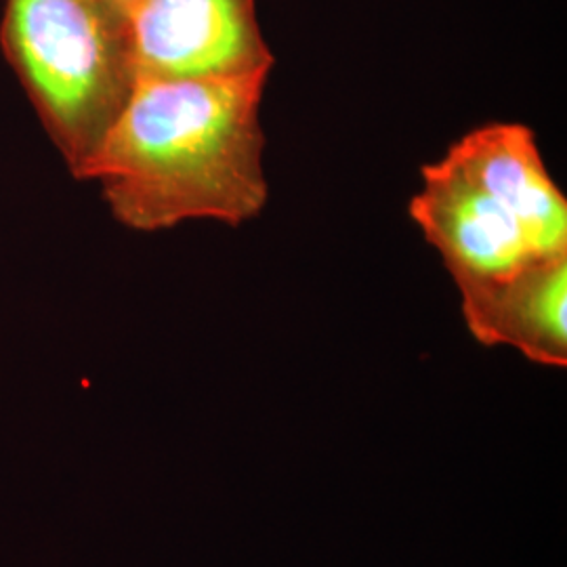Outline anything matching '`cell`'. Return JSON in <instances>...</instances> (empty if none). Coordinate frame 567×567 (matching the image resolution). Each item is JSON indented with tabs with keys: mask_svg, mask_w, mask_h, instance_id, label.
<instances>
[{
	"mask_svg": "<svg viewBox=\"0 0 567 567\" xmlns=\"http://www.w3.org/2000/svg\"><path fill=\"white\" fill-rule=\"evenodd\" d=\"M410 217L442 255L454 284L507 276L543 257L511 213L447 154L423 166V189L410 200Z\"/></svg>",
	"mask_w": 567,
	"mask_h": 567,
	"instance_id": "obj_4",
	"label": "cell"
},
{
	"mask_svg": "<svg viewBox=\"0 0 567 567\" xmlns=\"http://www.w3.org/2000/svg\"><path fill=\"white\" fill-rule=\"evenodd\" d=\"M468 332L529 362L567 365V252L536 257L507 276L456 282Z\"/></svg>",
	"mask_w": 567,
	"mask_h": 567,
	"instance_id": "obj_5",
	"label": "cell"
},
{
	"mask_svg": "<svg viewBox=\"0 0 567 567\" xmlns=\"http://www.w3.org/2000/svg\"><path fill=\"white\" fill-rule=\"evenodd\" d=\"M137 81L269 76L255 0H135L124 7Z\"/></svg>",
	"mask_w": 567,
	"mask_h": 567,
	"instance_id": "obj_3",
	"label": "cell"
},
{
	"mask_svg": "<svg viewBox=\"0 0 567 567\" xmlns=\"http://www.w3.org/2000/svg\"><path fill=\"white\" fill-rule=\"evenodd\" d=\"M267 79L137 81L79 179L100 182L114 217L140 231L255 219L269 194L259 118Z\"/></svg>",
	"mask_w": 567,
	"mask_h": 567,
	"instance_id": "obj_1",
	"label": "cell"
},
{
	"mask_svg": "<svg viewBox=\"0 0 567 567\" xmlns=\"http://www.w3.org/2000/svg\"><path fill=\"white\" fill-rule=\"evenodd\" d=\"M110 2H114V4H118V7L124 9V7H128V4H131V2H135V0H110Z\"/></svg>",
	"mask_w": 567,
	"mask_h": 567,
	"instance_id": "obj_7",
	"label": "cell"
},
{
	"mask_svg": "<svg viewBox=\"0 0 567 567\" xmlns=\"http://www.w3.org/2000/svg\"><path fill=\"white\" fill-rule=\"evenodd\" d=\"M0 44L79 177L137 84L124 9L110 0H7Z\"/></svg>",
	"mask_w": 567,
	"mask_h": 567,
	"instance_id": "obj_2",
	"label": "cell"
},
{
	"mask_svg": "<svg viewBox=\"0 0 567 567\" xmlns=\"http://www.w3.org/2000/svg\"><path fill=\"white\" fill-rule=\"evenodd\" d=\"M447 156L511 213L536 255L567 252L566 196L527 126L486 124L454 143Z\"/></svg>",
	"mask_w": 567,
	"mask_h": 567,
	"instance_id": "obj_6",
	"label": "cell"
}]
</instances>
